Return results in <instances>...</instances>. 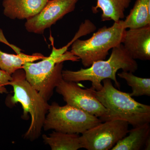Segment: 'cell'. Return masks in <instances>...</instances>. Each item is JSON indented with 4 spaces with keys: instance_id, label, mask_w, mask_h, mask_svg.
<instances>
[{
    "instance_id": "6da1fadb",
    "label": "cell",
    "mask_w": 150,
    "mask_h": 150,
    "mask_svg": "<svg viewBox=\"0 0 150 150\" xmlns=\"http://www.w3.org/2000/svg\"><path fill=\"white\" fill-rule=\"evenodd\" d=\"M138 69V64L123 47L122 43L112 48L110 57L107 60H100L93 62L90 67L77 71H62L63 79L78 83L83 81L91 82V88L96 91L102 88V81L109 79L120 88V84L116 79V74L119 69L134 73Z\"/></svg>"
},
{
    "instance_id": "7a4b0ae2",
    "label": "cell",
    "mask_w": 150,
    "mask_h": 150,
    "mask_svg": "<svg viewBox=\"0 0 150 150\" xmlns=\"http://www.w3.org/2000/svg\"><path fill=\"white\" fill-rule=\"evenodd\" d=\"M102 82L103 85L100 90L91 88L96 97L108 110L104 122L123 120L133 127L150 123V105L137 102L130 93L115 88L110 79H105Z\"/></svg>"
},
{
    "instance_id": "3957f363",
    "label": "cell",
    "mask_w": 150,
    "mask_h": 150,
    "mask_svg": "<svg viewBox=\"0 0 150 150\" xmlns=\"http://www.w3.org/2000/svg\"><path fill=\"white\" fill-rule=\"evenodd\" d=\"M9 85L13 88L14 94L11 97L13 104L20 103L23 110L24 119L29 113L31 123L24 135V139L33 142L40 137L43 123L50 104L27 81L22 69L17 70L11 75Z\"/></svg>"
},
{
    "instance_id": "277c9868",
    "label": "cell",
    "mask_w": 150,
    "mask_h": 150,
    "mask_svg": "<svg viewBox=\"0 0 150 150\" xmlns=\"http://www.w3.org/2000/svg\"><path fill=\"white\" fill-rule=\"evenodd\" d=\"M67 61L78 62L79 59L64 48H54L50 56L40 62H27L23 66L28 81L46 101L51 99L54 88L63 78V62Z\"/></svg>"
},
{
    "instance_id": "5b68a950",
    "label": "cell",
    "mask_w": 150,
    "mask_h": 150,
    "mask_svg": "<svg viewBox=\"0 0 150 150\" xmlns=\"http://www.w3.org/2000/svg\"><path fill=\"white\" fill-rule=\"evenodd\" d=\"M126 30L123 20L114 22L110 27L99 28L87 40H73L71 52L81 60L84 67L88 68L93 62L105 60L110 49L122 43Z\"/></svg>"
},
{
    "instance_id": "8992f818",
    "label": "cell",
    "mask_w": 150,
    "mask_h": 150,
    "mask_svg": "<svg viewBox=\"0 0 150 150\" xmlns=\"http://www.w3.org/2000/svg\"><path fill=\"white\" fill-rule=\"evenodd\" d=\"M101 122L98 117L77 108L68 104L60 106L54 102L50 105L43 128L46 131L82 134Z\"/></svg>"
},
{
    "instance_id": "52a82bcc",
    "label": "cell",
    "mask_w": 150,
    "mask_h": 150,
    "mask_svg": "<svg viewBox=\"0 0 150 150\" xmlns=\"http://www.w3.org/2000/svg\"><path fill=\"white\" fill-rule=\"evenodd\" d=\"M129 124L120 120L101 122L82 134L80 139L82 148L88 150L111 149L129 133Z\"/></svg>"
},
{
    "instance_id": "ba28073f",
    "label": "cell",
    "mask_w": 150,
    "mask_h": 150,
    "mask_svg": "<svg viewBox=\"0 0 150 150\" xmlns=\"http://www.w3.org/2000/svg\"><path fill=\"white\" fill-rule=\"evenodd\" d=\"M56 90L63 97L67 104L96 116L104 122L108 110L95 96L91 88H81L77 83L65 81L62 78L56 86Z\"/></svg>"
},
{
    "instance_id": "9c48e42d",
    "label": "cell",
    "mask_w": 150,
    "mask_h": 150,
    "mask_svg": "<svg viewBox=\"0 0 150 150\" xmlns=\"http://www.w3.org/2000/svg\"><path fill=\"white\" fill-rule=\"evenodd\" d=\"M79 1L48 0L39 13L26 20L25 29L29 32L43 34L45 30L55 24L67 14L74 11Z\"/></svg>"
},
{
    "instance_id": "30bf717a",
    "label": "cell",
    "mask_w": 150,
    "mask_h": 150,
    "mask_svg": "<svg viewBox=\"0 0 150 150\" xmlns=\"http://www.w3.org/2000/svg\"><path fill=\"white\" fill-rule=\"evenodd\" d=\"M121 43L134 60H150V25L126 30Z\"/></svg>"
},
{
    "instance_id": "8fae6325",
    "label": "cell",
    "mask_w": 150,
    "mask_h": 150,
    "mask_svg": "<svg viewBox=\"0 0 150 150\" xmlns=\"http://www.w3.org/2000/svg\"><path fill=\"white\" fill-rule=\"evenodd\" d=\"M48 0H3L4 13L11 19L31 18L42 10Z\"/></svg>"
},
{
    "instance_id": "7c38bea8",
    "label": "cell",
    "mask_w": 150,
    "mask_h": 150,
    "mask_svg": "<svg viewBox=\"0 0 150 150\" xmlns=\"http://www.w3.org/2000/svg\"><path fill=\"white\" fill-rule=\"evenodd\" d=\"M132 0H97L96 5L93 6V12L96 13L98 9L102 11V21L117 22L125 17V11L130 6Z\"/></svg>"
},
{
    "instance_id": "4fadbf2b",
    "label": "cell",
    "mask_w": 150,
    "mask_h": 150,
    "mask_svg": "<svg viewBox=\"0 0 150 150\" xmlns=\"http://www.w3.org/2000/svg\"><path fill=\"white\" fill-rule=\"evenodd\" d=\"M129 136L121 139L111 149L112 150H140L144 147L150 137L149 123L134 127L129 130Z\"/></svg>"
},
{
    "instance_id": "5bb4252c",
    "label": "cell",
    "mask_w": 150,
    "mask_h": 150,
    "mask_svg": "<svg viewBox=\"0 0 150 150\" xmlns=\"http://www.w3.org/2000/svg\"><path fill=\"white\" fill-rule=\"evenodd\" d=\"M150 0H136L133 8L123 21L125 29H136L150 25Z\"/></svg>"
},
{
    "instance_id": "9a60e30c",
    "label": "cell",
    "mask_w": 150,
    "mask_h": 150,
    "mask_svg": "<svg viewBox=\"0 0 150 150\" xmlns=\"http://www.w3.org/2000/svg\"><path fill=\"white\" fill-rule=\"evenodd\" d=\"M80 136L76 134H69L53 131L49 136L43 134V142L52 150H77L82 149Z\"/></svg>"
},
{
    "instance_id": "2e32d148",
    "label": "cell",
    "mask_w": 150,
    "mask_h": 150,
    "mask_svg": "<svg viewBox=\"0 0 150 150\" xmlns=\"http://www.w3.org/2000/svg\"><path fill=\"white\" fill-rule=\"evenodd\" d=\"M45 56L39 53L31 55L20 53L17 55L7 54L0 50V69L11 75L27 62H34L42 60Z\"/></svg>"
},
{
    "instance_id": "e0dca14e",
    "label": "cell",
    "mask_w": 150,
    "mask_h": 150,
    "mask_svg": "<svg viewBox=\"0 0 150 150\" xmlns=\"http://www.w3.org/2000/svg\"><path fill=\"white\" fill-rule=\"evenodd\" d=\"M118 76L125 80L128 85L132 88V93H130L131 96H150V78L139 77L131 72L126 71L118 73Z\"/></svg>"
},
{
    "instance_id": "ac0fdd59",
    "label": "cell",
    "mask_w": 150,
    "mask_h": 150,
    "mask_svg": "<svg viewBox=\"0 0 150 150\" xmlns=\"http://www.w3.org/2000/svg\"><path fill=\"white\" fill-rule=\"evenodd\" d=\"M11 79V75L8 74L2 70H0V93H7L5 86L9 85V82Z\"/></svg>"
},
{
    "instance_id": "d6986e66",
    "label": "cell",
    "mask_w": 150,
    "mask_h": 150,
    "mask_svg": "<svg viewBox=\"0 0 150 150\" xmlns=\"http://www.w3.org/2000/svg\"><path fill=\"white\" fill-rule=\"evenodd\" d=\"M144 147V150H150V137H149L146 140Z\"/></svg>"
}]
</instances>
